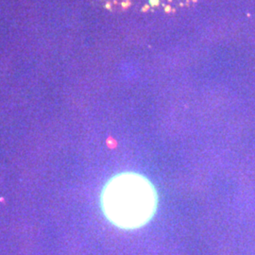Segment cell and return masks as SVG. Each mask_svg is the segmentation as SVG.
<instances>
[{"instance_id":"cell-1","label":"cell","mask_w":255,"mask_h":255,"mask_svg":"<svg viewBox=\"0 0 255 255\" xmlns=\"http://www.w3.org/2000/svg\"><path fill=\"white\" fill-rule=\"evenodd\" d=\"M101 209L112 224L124 230L141 228L153 218L158 194L146 177L122 172L112 177L101 196Z\"/></svg>"}]
</instances>
